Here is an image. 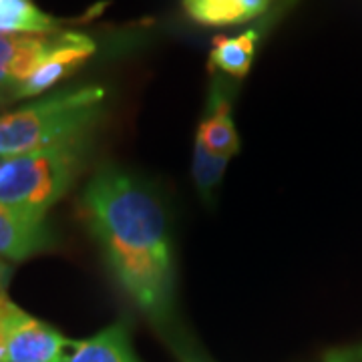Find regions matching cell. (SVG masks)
Wrapping results in <instances>:
<instances>
[{
  "instance_id": "obj_11",
  "label": "cell",
  "mask_w": 362,
  "mask_h": 362,
  "mask_svg": "<svg viewBox=\"0 0 362 362\" xmlns=\"http://www.w3.org/2000/svg\"><path fill=\"white\" fill-rule=\"evenodd\" d=\"M259 30L250 28L238 37H218L209 52V66L233 78L246 77L258 49Z\"/></svg>"
},
{
  "instance_id": "obj_5",
  "label": "cell",
  "mask_w": 362,
  "mask_h": 362,
  "mask_svg": "<svg viewBox=\"0 0 362 362\" xmlns=\"http://www.w3.org/2000/svg\"><path fill=\"white\" fill-rule=\"evenodd\" d=\"M8 362H57L69 338L11 302L4 316Z\"/></svg>"
},
{
  "instance_id": "obj_4",
  "label": "cell",
  "mask_w": 362,
  "mask_h": 362,
  "mask_svg": "<svg viewBox=\"0 0 362 362\" xmlns=\"http://www.w3.org/2000/svg\"><path fill=\"white\" fill-rule=\"evenodd\" d=\"M87 35L75 30L54 33H0V101H16V95L33 73L57 52L85 42Z\"/></svg>"
},
{
  "instance_id": "obj_17",
  "label": "cell",
  "mask_w": 362,
  "mask_h": 362,
  "mask_svg": "<svg viewBox=\"0 0 362 362\" xmlns=\"http://www.w3.org/2000/svg\"><path fill=\"white\" fill-rule=\"evenodd\" d=\"M8 276H11V268L4 262H0V280L2 282H8Z\"/></svg>"
},
{
  "instance_id": "obj_19",
  "label": "cell",
  "mask_w": 362,
  "mask_h": 362,
  "mask_svg": "<svg viewBox=\"0 0 362 362\" xmlns=\"http://www.w3.org/2000/svg\"><path fill=\"white\" fill-rule=\"evenodd\" d=\"M0 103H2V101H0Z\"/></svg>"
},
{
  "instance_id": "obj_1",
  "label": "cell",
  "mask_w": 362,
  "mask_h": 362,
  "mask_svg": "<svg viewBox=\"0 0 362 362\" xmlns=\"http://www.w3.org/2000/svg\"><path fill=\"white\" fill-rule=\"evenodd\" d=\"M81 216L121 290L157 326L175 306V266L165 209L151 187L103 165L81 195Z\"/></svg>"
},
{
  "instance_id": "obj_12",
  "label": "cell",
  "mask_w": 362,
  "mask_h": 362,
  "mask_svg": "<svg viewBox=\"0 0 362 362\" xmlns=\"http://www.w3.org/2000/svg\"><path fill=\"white\" fill-rule=\"evenodd\" d=\"M61 23L42 13L33 0H0V33H54Z\"/></svg>"
},
{
  "instance_id": "obj_10",
  "label": "cell",
  "mask_w": 362,
  "mask_h": 362,
  "mask_svg": "<svg viewBox=\"0 0 362 362\" xmlns=\"http://www.w3.org/2000/svg\"><path fill=\"white\" fill-rule=\"evenodd\" d=\"M272 0H183L185 13L206 26L247 23L270 8Z\"/></svg>"
},
{
  "instance_id": "obj_2",
  "label": "cell",
  "mask_w": 362,
  "mask_h": 362,
  "mask_svg": "<svg viewBox=\"0 0 362 362\" xmlns=\"http://www.w3.org/2000/svg\"><path fill=\"white\" fill-rule=\"evenodd\" d=\"M105 101L103 87H78L0 115V157L26 156L90 135L103 117Z\"/></svg>"
},
{
  "instance_id": "obj_6",
  "label": "cell",
  "mask_w": 362,
  "mask_h": 362,
  "mask_svg": "<svg viewBox=\"0 0 362 362\" xmlns=\"http://www.w3.org/2000/svg\"><path fill=\"white\" fill-rule=\"evenodd\" d=\"M54 246L45 214L0 202V259L23 262Z\"/></svg>"
},
{
  "instance_id": "obj_14",
  "label": "cell",
  "mask_w": 362,
  "mask_h": 362,
  "mask_svg": "<svg viewBox=\"0 0 362 362\" xmlns=\"http://www.w3.org/2000/svg\"><path fill=\"white\" fill-rule=\"evenodd\" d=\"M346 358H350V361H356V362H362V346H358V349H350V350H340Z\"/></svg>"
},
{
  "instance_id": "obj_16",
  "label": "cell",
  "mask_w": 362,
  "mask_h": 362,
  "mask_svg": "<svg viewBox=\"0 0 362 362\" xmlns=\"http://www.w3.org/2000/svg\"><path fill=\"white\" fill-rule=\"evenodd\" d=\"M180 361L181 362H206L204 358H199V356L192 354V352H180Z\"/></svg>"
},
{
  "instance_id": "obj_15",
  "label": "cell",
  "mask_w": 362,
  "mask_h": 362,
  "mask_svg": "<svg viewBox=\"0 0 362 362\" xmlns=\"http://www.w3.org/2000/svg\"><path fill=\"white\" fill-rule=\"evenodd\" d=\"M324 362H356V361H350V358H346L342 352H332V354H328V356H326V361Z\"/></svg>"
},
{
  "instance_id": "obj_3",
  "label": "cell",
  "mask_w": 362,
  "mask_h": 362,
  "mask_svg": "<svg viewBox=\"0 0 362 362\" xmlns=\"http://www.w3.org/2000/svg\"><path fill=\"white\" fill-rule=\"evenodd\" d=\"M89 137L83 135L26 156L4 157L6 169L0 181V202L47 216L81 173Z\"/></svg>"
},
{
  "instance_id": "obj_18",
  "label": "cell",
  "mask_w": 362,
  "mask_h": 362,
  "mask_svg": "<svg viewBox=\"0 0 362 362\" xmlns=\"http://www.w3.org/2000/svg\"><path fill=\"white\" fill-rule=\"evenodd\" d=\"M4 169H6V159L4 157H0V181L4 177Z\"/></svg>"
},
{
  "instance_id": "obj_9",
  "label": "cell",
  "mask_w": 362,
  "mask_h": 362,
  "mask_svg": "<svg viewBox=\"0 0 362 362\" xmlns=\"http://www.w3.org/2000/svg\"><path fill=\"white\" fill-rule=\"evenodd\" d=\"M95 51H97V42L93 39H87L77 47H71V49L57 52L45 65L39 66L33 73V77L21 87L16 99H33V97L42 95L45 90L54 87L59 81L71 77L77 69H81L89 61L90 57L95 54Z\"/></svg>"
},
{
  "instance_id": "obj_7",
  "label": "cell",
  "mask_w": 362,
  "mask_h": 362,
  "mask_svg": "<svg viewBox=\"0 0 362 362\" xmlns=\"http://www.w3.org/2000/svg\"><path fill=\"white\" fill-rule=\"evenodd\" d=\"M57 362H139L131 349L129 330L123 322L111 324L95 337L66 342Z\"/></svg>"
},
{
  "instance_id": "obj_13",
  "label": "cell",
  "mask_w": 362,
  "mask_h": 362,
  "mask_svg": "<svg viewBox=\"0 0 362 362\" xmlns=\"http://www.w3.org/2000/svg\"><path fill=\"white\" fill-rule=\"evenodd\" d=\"M230 157L220 156L216 151H211L204 143L195 137L194 147V163H192V173L194 181L202 195H209L214 192V187L218 185L228 169Z\"/></svg>"
},
{
  "instance_id": "obj_8",
  "label": "cell",
  "mask_w": 362,
  "mask_h": 362,
  "mask_svg": "<svg viewBox=\"0 0 362 362\" xmlns=\"http://www.w3.org/2000/svg\"><path fill=\"white\" fill-rule=\"evenodd\" d=\"M195 137L220 156L233 157L240 151V137L232 119V103L226 90L218 85L209 93L206 117L199 123Z\"/></svg>"
}]
</instances>
